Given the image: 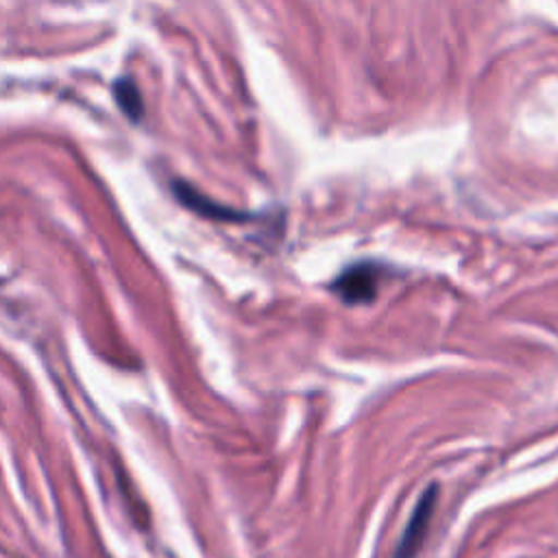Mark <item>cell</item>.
<instances>
[{
    "mask_svg": "<svg viewBox=\"0 0 558 558\" xmlns=\"http://www.w3.org/2000/svg\"><path fill=\"white\" fill-rule=\"evenodd\" d=\"M331 290L347 305L371 303L379 290V266L371 262L353 264L331 281Z\"/></svg>",
    "mask_w": 558,
    "mask_h": 558,
    "instance_id": "6da1fadb",
    "label": "cell"
},
{
    "mask_svg": "<svg viewBox=\"0 0 558 558\" xmlns=\"http://www.w3.org/2000/svg\"><path fill=\"white\" fill-rule=\"evenodd\" d=\"M434 506H436V486H429L418 504L414 506V512L403 530V536L397 545V551H395V558H414L416 549L421 547L423 538H425V532H427V523L432 519V512H434Z\"/></svg>",
    "mask_w": 558,
    "mask_h": 558,
    "instance_id": "7a4b0ae2",
    "label": "cell"
},
{
    "mask_svg": "<svg viewBox=\"0 0 558 558\" xmlns=\"http://www.w3.org/2000/svg\"><path fill=\"white\" fill-rule=\"evenodd\" d=\"M172 187H174L177 198H179L185 207H190L192 211H196V214H201V216H205V218H211V220H229V222L251 218V216L244 214V211H238V209H233V207H227V205H220V203L207 198L205 194H201L198 190H194L192 185H187V183H183V181H174Z\"/></svg>",
    "mask_w": 558,
    "mask_h": 558,
    "instance_id": "3957f363",
    "label": "cell"
},
{
    "mask_svg": "<svg viewBox=\"0 0 558 558\" xmlns=\"http://www.w3.org/2000/svg\"><path fill=\"white\" fill-rule=\"evenodd\" d=\"M113 98L116 102L120 105V109L133 120H142L144 116V105H142V94L135 85V81L131 76H120L116 83H113Z\"/></svg>",
    "mask_w": 558,
    "mask_h": 558,
    "instance_id": "277c9868",
    "label": "cell"
}]
</instances>
